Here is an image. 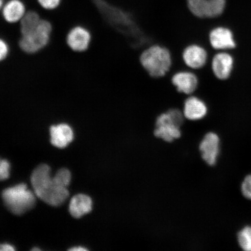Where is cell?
Listing matches in <instances>:
<instances>
[{
    "label": "cell",
    "instance_id": "cell-1",
    "mask_svg": "<svg viewBox=\"0 0 251 251\" xmlns=\"http://www.w3.org/2000/svg\"><path fill=\"white\" fill-rule=\"evenodd\" d=\"M50 166L42 164L34 169L31 183L35 195L43 201L53 206H61L70 196L67 187L56 178L50 176Z\"/></svg>",
    "mask_w": 251,
    "mask_h": 251
},
{
    "label": "cell",
    "instance_id": "cell-2",
    "mask_svg": "<svg viewBox=\"0 0 251 251\" xmlns=\"http://www.w3.org/2000/svg\"><path fill=\"white\" fill-rule=\"evenodd\" d=\"M140 61L150 76L156 78L164 77L169 74L173 64L171 51L159 45H153L143 50Z\"/></svg>",
    "mask_w": 251,
    "mask_h": 251
},
{
    "label": "cell",
    "instance_id": "cell-3",
    "mask_svg": "<svg viewBox=\"0 0 251 251\" xmlns=\"http://www.w3.org/2000/svg\"><path fill=\"white\" fill-rule=\"evenodd\" d=\"M36 196L24 183L6 188L2 193L5 206L9 211L17 215L24 214L32 209L36 203Z\"/></svg>",
    "mask_w": 251,
    "mask_h": 251
},
{
    "label": "cell",
    "instance_id": "cell-4",
    "mask_svg": "<svg viewBox=\"0 0 251 251\" xmlns=\"http://www.w3.org/2000/svg\"><path fill=\"white\" fill-rule=\"evenodd\" d=\"M52 31V24L42 19L35 29L24 35L19 40V47L27 54H34L48 46Z\"/></svg>",
    "mask_w": 251,
    "mask_h": 251
},
{
    "label": "cell",
    "instance_id": "cell-5",
    "mask_svg": "<svg viewBox=\"0 0 251 251\" xmlns=\"http://www.w3.org/2000/svg\"><path fill=\"white\" fill-rule=\"evenodd\" d=\"M186 6L194 17L201 20L212 19L224 12L226 0H186Z\"/></svg>",
    "mask_w": 251,
    "mask_h": 251
},
{
    "label": "cell",
    "instance_id": "cell-6",
    "mask_svg": "<svg viewBox=\"0 0 251 251\" xmlns=\"http://www.w3.org/2000/svg\"><path fill=\"white\" fill-rule=\"evenodd\" d=\"M153 136L166 143H172L180 139L182 135L181 128L173 120L167 112H164L157 117L155 121Z\"/></svg>",
    "mask_w": 251,
    "mask_h": 251
},
{
    "label": "cell",
    "instance_id": "cell-7",
    "mask_svg": "<svg viewBox=\"0 0 251 251\" xmlns=\"http://www.w3.org/2000/svg\"><path fill=\"white\" fill-rule=\"evenodd\" d=\"M182 59L188 69L192 71L200 70L208 64V50L199 44H191L183 50Z\"/></svg>",
    "mask_w": 251,
    "mask_h": 251
},
{
    "label": "cell",
    "instance_id": "cell-8",
    "mask_svg": "<svg viewBox=\"0 0 251 251\" xmlns=\"http://www.w3.org/2000/svg\"><path fill=\"white\" fill-rule=\"evenodd\" d=\"M92 40V31L86 27L78 25L69 31L66 42L72 51L84 52L90 49Z\"/></svg>",
    "mask_w": 251,
    "mask_h": 251
},
{
    "label": "cell",
    "instance_id": "cell-9",
    "mask_svg": "<svg viewBox=\"0 0 251 251\" xmlns=\"http://www.w3.org/2000/svg\"><path fill=\"white\" fill-rule=\"evenodd\" d=\"M171 80L178 92L187 96L193 95L199 86V77L196 72L188 68L175 72Z\"/></svg>",
    "mask_w": 251,
    "mask_h": 251
},
{
    "label": "cell",
    "instance_id": "cell-10",
    "mask_svg": "<svg viewBox=\"0 0 251 251\" xmlns=\"http://www.w3.org/2000/svg\"><path fill=\"white\" fill-rule=\"evenodd\" d=\"M202 158L209 166H214L220 153V139L214 132L207 133L200 144Z\"/></svg>",
    "mask_w": 251,
    "mask_h": 251
},
{
    "label": "cell",
    "instance_id": "cell-11",
    "mask_svg": "<svg viewBox=\"0 0 251 251\" xmlns=\"http://www.w3.org/2000/svg\"><path fill=\"white\" fill-rule=\"evenodd\" d=\"M206 103L199 97L191 95L184 102L183 112L185 118L190 121H200L206 117L208 112Z\"/></svg>",
    "mask_w": 251,
    "mask_h": 251
},
{
    "label": "cell",
    "instance_id": "cell-12",
    "mask_svg": "<svg viewBox=\"0 0 251 251\" xmlns=\"http://www.w3.org/2000/svg\"><path fill=\"white\" fill-rule=\"evenodd\" d=\"M208 37L210 45L214 50L231 49L235 46L233 33L227 28L216 27L210 31Z\"/></svg>",
    "mask_w": 251,
    "mask_h": 251
},
{
    "label": "cell",
    "instance_id": "cell-13",
    "mask_svg": "<svg viewBox=\"0 0 251 251\" xmlns=\"http://www.w3.org/2000/svg\"><path fill=\"white\" fill-rule=\"evenodd\" d=\"M233 67V59L226 52H219L213 55L211 69L214 76L219 80H226L230 76Z\"/></svg>",
    "mask_w": 251,
    "mask_h": 251
},
{
    "label": "cell",
    "instance_id": "cell-14",
    "mask_svg": "<svg viewBox=\"0 0 251 251\" xmlns=\"http://www.w3.org/2000/svg\"><path fill=\"white\" fill-rule=\"evenodd\" d=\"M51 143L59 149H64L70 144L74 138V130L67 124L52 125L50 128Z\"/></svg>",
    "mask_w": 251,
    "mask_h": 251
},
{
    "label": "cell",
    "instance_id": "cell-15",
    "mask_svg": "<svg viewBox=\"0 0 251 251\" xmlns=\"http://www.w3.org/2000/svg\"><path fill=\"white\" fill-rule=\"evenodd\" d=\"M26 11V5L22 0H8L1 12L6 23L15 24L20 23Z\"/></svg>",
    "mask_w": 251,
    "mask_h": 251
},
{
    "label": "cell",
    "instance_id": "cell-16",
    "mask_svg": "<svg viewBox=\"0 0 251 251\" xmlns=\"http://www.w3.org/2000/svg\"><path fill=\"white\" fill-rule=\"evenodd\" d=\"M93 201L89 196L80 194L71 200L69 211L75 218H80L92 211Z\"/></svg>",
    "mask_w": 251,
    "mask_h": 251
},
{
    "label": "cell",
    "instance_id": "cell-17",
    "mask_svg": "<svg viewBox=\"0 0 251 251\" xmlns=\"http://www.w3.org/2000/svg\"><path fill=\"white\" fill-rule=\"evenodd\" d=\"M42 19L36 11H27L20 22L21 35H24L35 29Z\"/></svg>",
    "mask_w": 251,
    "mask_h": 251
},
{
    "label": "cell",
    "instance_id": "cell-18",
    "mask_svg": "<svg viewBox=\"0 0 251 251\" xmlns=\"http://www.w3.org/2000/svg\"><path fill=\"white\" fill-rule=\"evenodd\" d=\"M237 241L241 249L251 251V226H247L238 231Z\"/></svg>",
    "mask_w": 251,
    "mask_h": 251
},
{
    "label": "cell",
    "instance_id": "cell-19",
    "mask_svg": "<svg viewBox=\"0 0 251 251\" xmlns=\"http://www.w3.org/2000/svg\"><path fill=\"white\" fill-rule=\"evenodd\" d=\"M55 177L64 186L67 187L70 185L71 180V174L67 169L62 168L59 170L55 175Z\"/></svg>",
    "mask_w": 251,
    "mask_h": 251
},
{
    "label": "cell",
    "instance_id": "cell-20",
    "mask_svg": "<svg viewBox=\"0 0 251 251\" xmlns=\"http://www.w3.org/2000/svg\"><path fill=\"white\" fill-rule=\"evenodd\" d=\"M37 2L44 9L52 11L55 10L60 6L62 0H37Z\"/></svg>",
    "mask_w": 251,
    "mask_h": 251
},
{
    "label": "cell",
    "instance_id": "cell-21",
    "mask_svg": "<svg viewBox=\"0 0 251 251\" xmlns=\"http://www.w3.org/2000/svg\"><path fill=\"white\" fill-rule=\"evenodd\" d=\"M241 191L245 198L251 200V174L244 178L241 184Z\"/></svg>",
    "mask_w": 251,
    "mask_h": 251
},
{
    "label": "cell",
    "instance_id": "cell-22",
    "mask_svg": "<svg viewBox=\"0 0 251 251\" xmlns=\"http://www.w3.org/2000/svg\"><path fill=\"white\" fill-rule=\"evenodd\" d=\"M10 164L7 160L0 158V180L7 179L9 176Z\"/></svg>",
    "mask_w": 251,
    "mask_h": 251
},
{
    "label": "cell",
    "instance_id": "cell-23",
    "mask_svg": "<svg viewBox=\"0 0 251 251\" xmlns=\"http://www.w3.org/2000/svg\"><path fill=\"white\" fill-rule=\"evenodd\" d=\"M9 46L5 40L0 38V62L5 60L9 54Z\"/></svg>",
    "mask_w": 251,
    "mask_h": 251
},
{
    "label": "cell",
    "instance_id": "cell-24",
    "mask_svg": "<svg viewBox=\"0 0 251 251\" xmlns=\"http://www.w3.org/2000/svg\"><path fill=\"white\" fill-rule=\"evenodd\" d=\"M15 248L8 244H0V251H14Z\"/></svg>",
    "mask_w": 251,
    "mask_h": 251
},
{
    "label": "cell",
    "instance_id": "cell-25",
    "mask_svg": "<svg viewBox=\"0 0 251 251\" xmlns=\"http://www.w3.org/2000/svg\"><path fill=\"white\" fill-rule=\"evenodd\" d=\"M88 250L82 247H76L72 248L70 251H86Z\"/></svg>",
    "mask_w": 251,
    "mask_h": 251
},
{
    "label": "cell",
    "instance_id": "cell-26",
    "mask_svg": "<svg viewBox=\"0 0 251 251\" xmlns=\"http://www.w3.org/2000/svg\"><path fill=\"white\" fill-rule=\"evenodd\" d=\"M5 2V0H0V12L1 11L3 6H4Z\"/></svg>",
    "mask_w": 251,
    "mask_h": 251
},
{
    "label": "cell",
    "instance_id": "cell-27",
    "mask_svg": "<svg viewBox=\"0 0 251 251\" xmlns=\"http://www.w3.org/2000/svg\"><path fill=\"white\" fill-rule=\"evenodd\" d=\"M31 250H32V251H40V250L39 249H37V248H34V249H33Z\"/></svg>",
    "mask_w": 251,
    "mask_h": 251
}]
</instances>
